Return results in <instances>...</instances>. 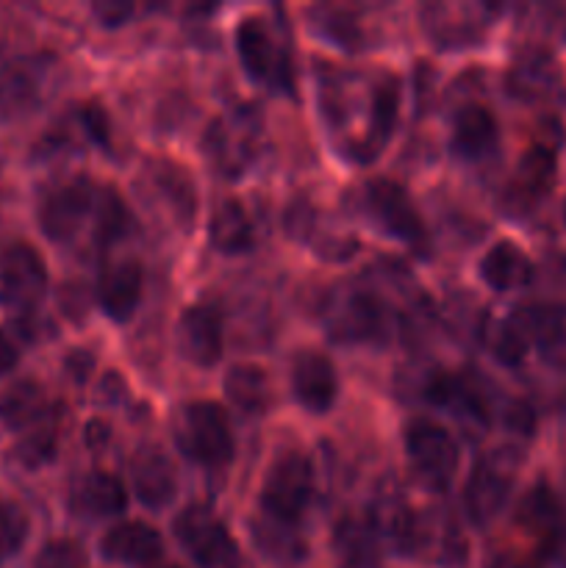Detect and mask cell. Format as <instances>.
<instances>
[{
	"label": "cell",
	"mask_w": 566,
	"mask_h": 568,
	"mask_svg": "<svg viewBox=\"0 0 566 568\" xmlns=\"http://www.w3.org/2000/svg\"><path fill=\"white\" fill-rule=\"evenodd\" d=\"M381 521L397 552L405 558L438 566L464 560V536L453 516L444 514L442 508H411L405 503H388Z\"/></svg>",
	"instance_id": "cell-1"
},
{
	"label": "cell",
	"mask_w": 566,
	"mask_h": 568,
	"mask_svg": "<svg viewBox=\"0 0 566 568\" xmlns=\"http://www.w3.org/2000/svg\"><path fill=\"white\" fill-rule=\"evenodd\" d=\"M292 388L303 408L322 414L336 399V366L320 349H300L292 358Z\"/></svg>",
	"instance_id": "cell-14"
},
{
	"label": "cell",
	"mask_w": 566,
	"mask_h": 568,
	"mask_svg": "<svg viewBox=\"0 0 566 568\" xmlns=\"http://www.w3.org/2000/svg\"><path fill=\"white\" fill-rule=\"evenodd\" d=\"M314 499V466L297 449L277 455L261 488V514L297 525Z\"/></svg>",
	"instance_id": "cell-4"
},
{
	"label": "cell",
	"mask_w": 566,
	"mask_h": 568,
	"mask_svg": "<svg viewBox=\"0 0 566 568\" xmlns=\"http://www.w3.org/2000/svg\"><path fill=\"white\" fill-rule=\"evenodd\" d=\"M178 349L198 366H211L222 355L220 311L209 303L189 305L178 322Z\"/></svg>",
	"instance_id": "cell-15"
},
{
	"label": "cell",
	"mask_w": 566,
	"mask_h": 568,
	"mask_svg": "<svg viewBox=\"0 0 566 568\" xmlns=\"http://www.w3.org/2000/svg\"><path fill=\"white\" fill-rule=\"evenodd\" d=\"M131 488L148 508L159 510L170 505L178 488V475L170 455L155 444L139 447L131 458Z\"/></svg>",
	"instance_id": "cell-16"
},
{
	"label": "cell",
	"mask_w": 566,
	"mask_h": 568,
	"mask_svg": "<svg viewBox=\"0 0 566 568\" xmlns=\"http://www.w3.org/2000/svg\"><path fill=\"white\" fill-rule=\"evenodd\" d=\"M483 338H486V347L499 364L516 366L527 353V338L522 333V327L514 320H492L483 327Z\"/></svg>",
	"instance_id": "cell-32"
},
{
	"label": "cell",
	"mask_w": 566,
	"mask_h": 568,
	"mask_svg": "<svg viewBox=\"0 0 566 568\" xmlns=\"http://www.w3.org/2000/svg\"><path fill=\"white\" fill-rule=\"evenodd\" d=\"M33 568H87V552L72 538H55L39 549Z\"/></svg>",
	"instance_id": "cell-34"
},
{
	"label": "cell",
	"mask_w": 566,
	"mask_h": 568,
	"mask_svg": "<svg viewBox=\"0 0 566 568\" xmlns=\"http://www.w3.org/2000/svg\"><path fill=\"white\" fill-rule=\"evenodd\" d=\"M261 120L253 109L216 116L205 131V153L222 175H242L259 153Z\"/></svg>",
	"instance_id": "cell-6"
},
{
	"label": "cell",
	"mask_w": 566,
	"mask_h": 568,
	"mask_svg": "<svg viewBox=\"0 0 566 568\" xmlns=\"http://www.w3.org/2000/svg\"><path fill=\"white\" fill-rule=\"evenodd\" d=\"M364 203L370 214L375 216L377 225L388 233V236L403 239L414 250L427 247V231L422 222L420 211H416L414 200L405 192L400 183L388 181V178H375L366 186Z\"/></svg>",
	"instance_id": "cell-9"
},
{
	"label": "cell",
	"mask_w": 566,
	"mask_h": 568,
	"mask_svg": "<svg viewBox=\"0 0 566 568\" xmlns=\"http://www.w3.org/2000/svg\"><path fill=\"white\" fill-rule=\"evenodd\" d=\"M98 203H100L98 236L109 242V239L120 236V233L125 231L128 211H125V205H122V200L117 197L114 192H109V197H105V192H103V200H98Z\"/></svg>",
	"instance_id": "cell-35"
},
{
	"label": "cell",
	"mask_w": 566,
	"mask_h": 568,
	"mask_svg": "<svg viewBox=\"0 0 566 568\" xmlns=\"http://www.w3.org/2000/svg\"><path fill=\"white\" fill-rule=\"evenodd\" d=\"M488 568H538V566L530 564V560L514 558V555H497V558L488 564Z\"/></svg>",
	"instance_id": "cell-38"
},
{
	"label": "cell",
	"mask_w": 566,
	"mask_h": 568,
	"mask_svg": "<svg viewBox=\"0 0 566 568\" xmlns=\"http://www.w3.org/2000/svg\"><path fill=\"white\" fill-rule=\"evenodd\" d=\"M519 466L522 453L516 447H494L477 458L464 491L466 514L475 525H486L505 508L519 477Z\"/></svg>",
	"instance_id": "cell-3"
},
{
	"label": "cell",
	"mask_w": 566,
	"mask_h": 568,
	"mask_svg": "<svg viewBox=\"0 0 566 568\" xmlns=\"http://www.w3.org/2000/svg\"><path fill=\"white\" fill-rule=\"evenodd\" d=\"M527 342H536L553 364L566 366V308L530 303L514 314Z\"/></svg>",
	"instance_id": "cell-20"
},
{
	"label": "cell",
	"mask_w": 566,
	"mask_h": 568,
	"mask_svg": "<svg viewBox=\"0 0 566 568\" xmlns=\"http://www.w3.org/2000/svg\"><path fill=\"white\" fill-rule=\"evenodd\" d=\"M555 61L553 55L544 53V50H525L519 59L511 64L508 72V87L511 92L519 94V98H542L544 92H549V87L555 83Z\"/></svg>",
	"instance_id": "cell-29"
},
{
	"label": "cell",
	"mask_w": 566,
	"mask_h": 568,
	"mask_svg": "<svg viewBox=\"0 0 566 568\" xmlns=\"http://www.w3.org/2000/svg\"><path fill=\"white\" fill-rule=\"evenodd\" d=\"M172 433L183 453L203 466H225L233 458V430L222 405L194 399L175 414Z\"/></svg>",
	"instance_id": "cell-2"
},
{
	"label": "cell",
	"mask_w": 566,
	"mask_h": 568,
	"mask_svg": "<svg viewBox=\"0 0 566 568\" xmlns=\"http://www.w3.org/2000/svg\"><path fill=\"white\" fill-rule=\"evenodd\" d=\"M17 361H20V353H17V344L11 342V338L6 336L3 331H0V375H6V372L14 369Z\"/></svg>",
	"instance_id": "cell-36"
},
{
	"label": "cell",
	"mask_w": 566,
	"mask_h": 568,
	"mask_svg": "<svg viewBox=\"0 0 566 568\" xmlns=\"http://www.w3.org/2000/svg\"><path fill=\"white\" fill-rule=\"evenodd\" d=\"M94 11H98V14L103 17V22H109V26H120V22L131 14V6L105 3V6H94Z\"/></svg>",
	"instance_id": "cell-37"
},
{
	"label": "cell",
	"mask_w": 566,
	"mask_h": 568,
	"mask_svg": "<svg viewBox=\"0 0 566 568\" xmlns=\"http://www.w3.org/2000/svg\"><path fill=\"white\" fill-rule=\"evenodd\" d=\"M161 549H164V544H161L159 530L144 525V521L114 525L100 541L103 558L122 566H155V560L161 558Z\"/></svg>",
	"instance_id": "cell-17"
},
{
	"label": "cell",
	"mask_w": 566,
	"mask_h": 568,
	"mask_svg": "<svg viewBox=\"0 0 566 568\" xmlns=\"http://www.w3.org/2000/svg\"><path fill=\"white\" fill-rule=\"evenodd\" d=\"M397 105H400L397 78L383 75L381 81L372 87V125H370V142H366V155H372V159H375V150L386 142L394 122H397Z\"/></svg>",
	"instance_id": "cell-30"
},
{
	"label": "cell",
	"mask_w": 566,
	"mask_h": 568,
	"mask_svg": "<svg viewBox=\"0 0 566 568\" xmlns=\"http://www.w3.org/2000/svg\"><path fill=\"white\" fill-rule=\"evenodd\" d=\"M48 288V270L44 261L31 244H11L0 255V303L17 314H28L37 308Z\"/></svg>",
	"instance_id": "cell-8"
},
{
	"label": "cell",
	"mask_w": 566,
	"mask_h": 568,
	"mask_svg": "<svg viewBox=\"0 0 566 568\" xmlns=\"http://www.w3.org/2000/svg\"><path fill=\"white\" fill-rule=\"evenodd\" d=\"M70 503L75 514L89 516V519H105V516H117L125 508L128 494L120 477L109 475V471H89L72 488Z\"/></svg>",
	"instance_id": "cell-22"
},
{
	"label": "cell",
	"mask_w": 566,
	"mask_h": 568,
	"mask_svg": "<svg viewBox=\"0 0 566 568\" xmlns=\"http://www.w3.org/2000/svg\"><path fill=\"white\" fill-rule=\"evenodd\" d=\"M28 538V516L14 503L0 499V558L20 552Z\"/></svg>",
	"instance_id": "cell-33"
},
{
	"label": "cell",
	"mask_w": 566,
	"mask_h": 568,
	"mask_svg": "<svg viewBox=\"0 0 566 568\" xmlns=\"http://www.w3.org/2000/svg\"><path fill=\"white\" fill-rule=\"evenodd\" d=\"M499 125L494 120L492 109L481 103H469L455 114L453 122V148L455 153L466 155V159H477V155L488 153L497 144Z\"/></svg>",
	"instance_id": "cell-24"
},
{
	"label": "cell",
	"mask_w": 566,
	"mask_h": 568,
	"mask_svg": "<svg viewBox=\"0 0 566 568\" xmlns=\"http://www.w3.org/2000/svg\"><path fill=\"white\" fill-rule=\"evenodd\" d=\"M250 532L253 541L266 558L277 560V564H297L309 555V544L297 532V525L289 521H277L272 516L259 514V519L250 521Z\"/></svg>",
	"instance_id": "cell-26"
},
{
	"label": "cell",
	"mask_w": 566,
	"mask_h": 568,
	"mask_svg": "<svg viewBox=\"0 0 566 568\" xmlns=\"http://www.w3.org/2000/svg\"><path fill=\"white\" fill-rule=\"evenodd\" d=\"M209 239L220 253H244L253 244V222L239 200H225L214 209L209 222Z\"/></svg>",
	"instance_id": "cell-28"
},
{
	"label": "cell",
	"mask_w": 566,
	"mask_h": 568,
	"mask_svg": "<svg viewBox=\"0 0 566 568\" xmlns=\"http://www.w3.org/2000/svg\"><path fill=\"white\" fill-rule=\"evenodd\" d=\"M225 394L242 414H264L272 405L270 375L255 364H233L225 372Z\"/></svg>",
	"instance_id": "cell-27"
},
{
	"label": "cell",
	"mask_w": 566,
	"mask_h": 568,
	"mask_svg": "<svg viewBox=\"0 0 566 568\" xmlns=\"http://www.w3.org/2000/svg\"><path fill=\"white\" fill-rule=\"evenodd\" d=\"M94 209V192L89 183L75 181L64 183L55 192L48 194V200L39 209V225L48 233L53 242H67L81 231L83 220L92 214Z\"/></svg>",
	"instance_id": "cell-13"
},
{
	"label": "cell",
	"mask_w": 566,
	"mask_h": 568,
	"mask_svg": "<svg viewBox=\"0 0 566 568\" xmlns=\"http://www.w3.org/2000/svg\"><path fill=\"white\" fill-rule=\"evenodd\" d=\"M153 183L164 192L166 203L172 205L178 220L181 222L192 220V214L198 211V192H194L192 181H189V175L181 170V166L159 161V164H153Z\"/></svg>",
	"instance_id": "cell-31"
},
{
	"label": "cell",
	"mask_w": 566,
	"mask_h": 568,
	"mask_svg": "<svg viewBox=\"0 0 566 568\" xmlns=\"http://www.w3.org/2000/svg\"><path fill=\"white\" fill-rule=\"evenodd\" d=\"M0 419L9 427L26 430V436L50 430V416L44 394L37 383H17L9 392L0 394Z\"/></svg>",
	"instance_id": "cell-23"
},
{
	"label": "cell",
	"mask_w": 566,
	"mask_h": 568,
	"mask_svg": "<svg viewBox=\"0 0 566 568\" xmlns=\"http://www.w3.org/2000/svg\"><path fill=\"white\" fill-rule=\"evenodd\" d=\"M236 50L244 70H247L255 81H264L277 89H292V59H289L286 44H283L281 37L270 28V22L261 20V17H247V20L239 22Z\"/></svg>",
	"instance_id": "cell-7"
},
{
	"label": "cell",
	"mask_w": 566,
	"mask_h": 568,
	"mask_svg": "<svg viewBox=\"0 0 566 568\" xmlns=\"http://www.w3.org/2000/svg\"><path fill=\"white\" fill-rule=\"evenodd\" d=\"M481 275L497 292H511L533 281V264L514 242H499L483 255Z\"/></svg>",
	"instance_id": "cell-25"
},
{
	"label": "cell",
	"mask_w": 566,
	"mask_h": 568,
	"mask_svg": "<svg viewBox=\"0 0 566 568\" xmlns=\"http://www.w3.org/2000/svg\"><path fill=\"white\" fill-rule=\"evenodd\" d=\"M178 544L200 568H247L228 527L203 505H189L175 516Z\"/></svg>",
	"instance_id": "cell-5"
},
{
	"label": "cell",
	"mask_w": 566,
	"mask_h": 568,
	"mask_svg": "<svg viewBox=\"0 0 566 568\" xmlns=\"http://www.w3.org/2000/svg\"><path fill=\"white\" fill-rule=\"evenodd\" d=\"M427 397L431 403L442 405L449 414L464 419V425L486 422V394L477 386L475 377H466L461 372H438L427 383Z\"/></svg>",
	"instance_id": "cell-18"
},
{
	"label": "cell",
	"mask_w": 566,
	"mask_h": 568,
	"mask_svg": "<svg viewBox=\"0 0 566 568\" xmlns=\"http://www.w3.org/2000/svg\"><path fill=\"white\" fill-rule=\"evenodd\" d=\"M338 568H383L381 532L364 516H344L333 532Z\"/></svg>",
	"instance_id": "cell-19"
},
{
	"label": "cell",
	"mask_w": 566,
	"mask_h": 568,
	"mask_svg": "<svg viewBox=\"0 0 566 568\" xmlns=\"http://www.w3.org/2000/svg\"><path fill=\"white\" fill-rule=\"evenodd\" d=\"M150 568H178V566H170V564H161V566H150Z\"/></svg>",
	"instance_id": "cell-39"
},
{
	"label": "cell",
	"mask_w": 566,
	"mask_h": 568,
	"mask_svg": "<svg viewBox=\"0 0 566 568\" xmlns=\"http://www.w3.org/2000/svg\"><path fill=\"white\" fill-rule=\"evenodd\" d=\"M327 331L338 342H383L388 308L372 292H350L327 311Z\"/></svg>",
	"instance_id": "cell-11"
},
{
	"label": "cell",
	"mask_w": 566,
	"mask_h": 568,
	"mask_svg": "<svg viewBox=\"0 0 566 568\" xmlns=\"http://www.w3.org/2000/svg\"><path fill=\"white\" fill-rule=\"evenodd\" d=\"M142 266L137 261H114L100 272V305L111 320H128L142 297Z\"/></svg>",
	"instance_id": "cell-21"
},
{
	"label": "cell",
	"mask_w": 566,
	"mask_h": 568,
	"mask_svg": "<svg viewBox=\"0 0 566 568\" xmlns=\"http://www.w3.org/2000/svg\"><path fill=\"white\" fill-rule=\"evenodd\" d=\"M405 449L411 464L431 486H447L458 469V444L447 427L433 419H411L405 427Z\"/></svg>",
	"instance_id": "cell-10"
},
{
	"label": "cell",
	"mask_w": 566,
	"mask_h": 568,
	"mask_svg": "<svg viewBox=\"0 0 566 568\" xmlns=\"http://www.w3.org/2000/svg\"><path fill=\"white\" fill-rule=\"evenodd\" d=\"M516 525L536 541L542 555L555 558L566 549V510L547 486H533L516 508Z\"/></svg>",
	"instance_id": "cell-12"
}]
</instances>
